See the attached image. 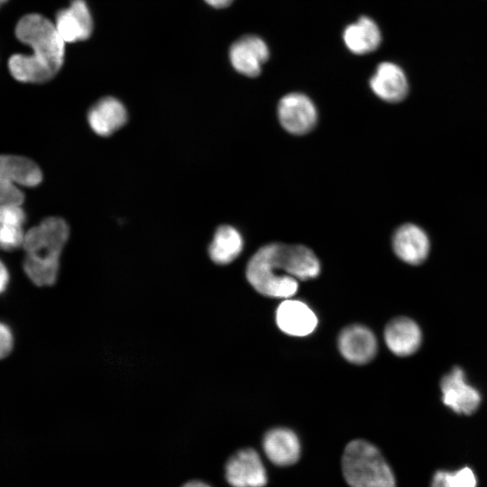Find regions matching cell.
Wrapping results in <instances>:
<instances>
[{"label": "cell", "mask_w": 487, "mask_h": 487, "mask_svg": "<svg viewBox=\"0 0 487 487\" xmlns=\"http://www.w3.org/2000/svg\"><path fill=\"white\" fill-rule=\"evenodd\" d=\"M320 268L318 258L308 247L272 243L251 257L245 277L260 294L285 299L297 293L299 280L315 279Z\"/></svg>", "instance_id": "1"}, {"label": "cell", "mask_w": 487, "mask_h": 487, "mask_svg": "<svg viewBox=\"0 0 487 487\" xmlns=\"http://www.w3.org/2000/svg\"><path fill=\"white\" fill-rule=\"evenodd\" d=\"M15 36L32 50L31 54H14L9 58L11 75L24 83H43L60 69L65 41L54 23L39 14L23 16L16 24Z\"/></svg>", "instance_id": "2"}, {"label": "cell", "mask_w": 487, "mask_h": 487, "mask_svg": "<svg viewBox=\"0 0 487 487\" xmlns=\"http://www.w3.org/2000/svg\"><path fill=\"white\" fill-rule=\"evenodd\" d=\"M69 229L61 217L50 216L31 228L24 235L25 258L23 270L38 287L56 283L60 266V255L68 242Z\"/></svg>", "instance_id": "3"}, {"label": "cell", "mask_w": 487, "mask_h": 487, "mask_svg": "<svg viewBox=\"0 0 487 487\" xmlns=\"http://www.w3.org/2000/svg\"><path fill=\"white\" fill-rule=\"evenodd\" d=\"M342 471L349 487H396L393 473L381 452L363 439L346 445Z\"/></svg>", "instance_id": "4"}, {"label": "cell", "mask_w": 487, "mask_h": 487, "mask_svg": "<svg viewBox=\"0 0 487 487\" xmlns=\"http://www.w3.org/2000/svg\"><path fill=\"white\" fill-rule=\"evenodd\" d=\"M42 172L32 160L17 155H0V204L21 205L24 199L20 186L35 187Z\"/></svg>", "instance_id": "5"}, {"label": "cell", "mask_w": 487, "mask_h": 487, "mask_svg": "<svg viewBox=\"0 0 487 487\" xmlns=\"http://www.w3.org/2000/svg\"><path fill=\"white\" fill-rule=\"evenodd\" d=\"M278 117L287 132L301 135L314 128L317 120V112L308 96L302 93H289L279 102Z\"/></svg>", "instance_id": "6"}, {"label": "cell", "mask_w": 487, "mask_h": 487, "mask_svg": "<svg viewBox=\"0 0 487 487\" xmlns=\"http://www.w3.org/2000/svg\"><path fill=\"white\" fill-rule=\"evenodd\" d=\"M225 478L233 487H263L267 482L264 465L253 448L241 449L228 459Z\"/></svg>", "instance_id": "7"}, {"label": "cell", "mask_w": 487, "mask_h": 487, "mask_svg": "<svg viewBox=\"0 0 487 487\" xmlns=\"http://www.w3.org/2000/svg\"><path fill=\"white\" fill-rule=\"evenodd\" d=\"M443 403L458 414L471 415L481 403L479 391L465 381L464 371L454 367L440 381Z\"/></svg>", "instance_id": "8"}, {"label": "cell", "mask_w": 487, "mask_h": 487, "mask_svg": "<svg viewBox=\"0 0 487 487\" xmlns=\"http://www.w3.org/2000/svg\"><path fill=\"white\" fill-rule=\"evenodd\" d=\"M337 346L341 355L354 364L371 362L378 350L373 332L361 324L345 326L338 335Z\"/></svg>", "instance_id": "9"}, {"label": "cell", "mask_w": 487, "mask_h": 487, "mask_svg": "<svg viewBox=\"0 0 487 487\" xmlns=\"http://www.w3.org/2000/svg\"><path fill=\"white\" fill-rule=\"evenodd\" d=\"M270 56L266 42L259 36L245 35L235 41L229 50V59L234 69L246 76L254 78Z\"/></svg>", "instance_id": "10"}, {"label": "cell", "mask_w": 487, "mask_h": 487, "mask_svg": "<svg viewBox=\"0 0 487 487\" xmlns=\"http://www.w3.org/2000/svg\"><path fill=\"white\" fill-rule=\"evenodd\" d=\"M275 319L278 327L292 336H306L317 326L315 312L303 301L285 299L277 308Z\"/></svg>", "instance_id": "11"}, {"label": "cell", "mask_w": 487, "mask_h": 487, "mask_svg": "<svg viewBox=\"0 0 487 487\" xmlns=\"http://www.w3.org/2000/svg\"><path fill=\"white\" fill-rule=\"evenodd\" d=\"M54 25L65 43L87 39L93 30V20L86 2L72 0L69 6L57 13Z\"/></svg>", "instance_id": "12"}, {"label": "cell", "mask_w": 487, "mask_h": 487, "mask_svg": "<svg viewBox=\"0 0 487 487\" xmlns=\"http://www.w3.org/2000/svg\"><path fill=\"white\" fill-rule=\"evenodd\" d=\"M370 87L381 100L396 103L402 101L409 90L403 69L393 62L380 63L370 78Z\"/></svg>", "instance_id": "13"}, {"label": "cell", "mask_w": 487, "mask_h": 487, "mask_svg": "<svg viewBox=\"0 0 487 487\" xmlns=\"http://www.w3.org/2000/svg\"><path fill=\"white\" fill-rule=\"evenodd\" d=\"M392 247L395 254L406 263L418 265L427 257L430 249L428 236L419 226L405 224L394 233Z\"/></svg>", "instance_id": "14"}, {"label": "cell", "mask_w": 487, "mask_h": 487, "mask_svg": "<svg viewBox=\"0 0 487 487\" xmlns=\"http://www.w3.org/2000/svg\"><path fill=\"white\" fill-rule=\"evenodd\" d=\"M127 121L125 106L118 99L106 96L95 103L87 113V122L92 131L107 137L123 127Z\"/></svg>", "instance_id": "15"}, {"label": "cell", "mask_w": 487, "mask_h": 487, "mask_svg": "<svg viewBox=\"0 0 487 487\" xmlns=\"http://www.w3.org/2000/svg\"><path fill=\"white\" fill-rule=\"evenodd\" d=\"M384 340L391 353L408 356L419 348L422 334L418 324L406 317L391 319L384 329Z\"/></svg>", "instance_id": "16"}, {"label": "cell", "mask_w": 487, "mask_h": 487, "mask_svg": "<svg viewBox=\"0 0 487 487\" xmlns=\"http://www.w3.org/2000/svg\"><path fill=\"white\" fill-rule=\"evenodd\" d=\"M262 446L269 460L280 466L295 464L300 455L297 435L286 427H275L266 432Z\"/></svg>", "instance_id": "17"}, {"label": "cell", "mask_w": 487, "mask_h": 487, "mask_svg": "<svg viewBox=\"0 0 487 487\" xmlns=\"http://www.w3.org/2000/svg\"><path fill=\"white\" fill-rule=\"evenodd\" d=\"M343 39L347 49L354 54L363 55L375 51L381 40L377 23L368 16H361L345 27Z\"/></svg>", "instance_id": "18"}, {"label": "cell", "mask_w": 487, "mask_h": 487, "mask_svg": "<svg viewBox=\"0 0 487 487\" xmlns=\"http://www.w3.org/2000/svg\"><path fill=\"white\" fill-rule=\"evenodd\" d=\"M244 240L240 232L232 225L219 226L207 248L209 259L216 265H227L242 253Z\"/></svg>", "instance_id": "19"}, {"label": "cell", "mask_w": 487, "mask_h": 487, "mask_svg": "<svg viewBox=\"0 0 487 487\" xmlns=\"http://www.w3.org/2000/svg\"><path fill=\"white\" fill-rule=\"evenodd\" d=\"M26 215L20 205L0 204V249L14 251L23 244Z\"/></svg>", "instance_id": "20"}, {"label": "cell", "mask_w": 487, "mask_h": 487, "mask_svg": "<svg viewBox=\"0 0 487 487\" xmlns=\"http://www.w3.org/2000/svg\"><path fill=\"white\" fill-rule=\"evenodd\" d=\"M477 482L473 471L464 467L455 472L437 471L430 487H476Z\"/></svg>", "instance_id": "21"}, {"label": "cell", "mask_w": 487, "mask_h": 487, "mask_svg": "<svg viewBox=\"0 0 487 487\" xmlns=\"http://www.w3.org/2000/svg\"><path fill=\"white\" fill-rule=\"evenodd\" d=\"M14 337L11 329L0 322V359L6 357L12 351Z\"/></svg>", "instance_id": "22"}, {"label": "cell", "mask_w": 487, "mask_h": 487, "mask_svg": "<svg viewBox=\"0 0 487 487\" xmlns=\"http://www.w3.org/2000/svg\"><path fill=\"white\" fill-rule=\"evenodd\" d=\"M9 282V272L4 262L0 260V294H2Z\"/></svg>", "instance_id": "23"}, {"label": "cell", "mask_w": 487, "mask_h": 487, "mask_svg": "<svg viewBox=\"0 0 487 487\" xmlns=\"http://www.w3.org/2000/svg\"><path fill=\"white\" fill-rule=\"evenodd\" d=\"M209 5L216 8H224L228 6L233 0H205Z\"/></svg>", "instance_id": "24"}, {"label": "cell", "mask_w": 487, "mask_h": 487, "mask_svg": "<svg viewBox=\"0 0 487 487\" xmlns=\"http://www.w3.org/2000/svg\"><path fill=\"white\" fill-rule=\"evenodd\" d=\"M182 487H211L207 483L198 481V480H193L186 482Z\"/></svg>", "instance_id": "25"}, {"label": "cell", "mask_w": 487, "mask_h": 487, "mask_svg": "<svg viewBox=\"0 0 487 487\" xmlns=\"http://www.w3.org/2000/svg\"><path fill=\"white\" fill-rule=\"evenodd\" d=\"M8 0H0V6L3 5Z\"/></svg>", "instance_id": "26"}]
</instances>
